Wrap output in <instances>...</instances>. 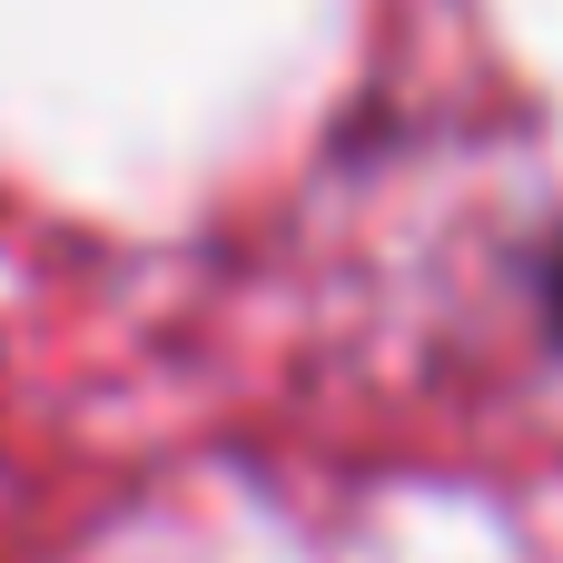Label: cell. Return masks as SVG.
<instances>
[{
    "label": "cell",
    "mask_w": 563,
    "mask_h": 563,
    "mask_svg": "<svg viewBox=\"0 0 563 563\" xmlns=\"http://www.w3.org/2000/svg\"><path fill=\"white\" fill-rule=\"evenodd\" d=\"M534 287H544V327L563 336V238L544 247V277H534Z\"/></svg>",
    "instance_id": "6da1fadb"
}]
</instances>
